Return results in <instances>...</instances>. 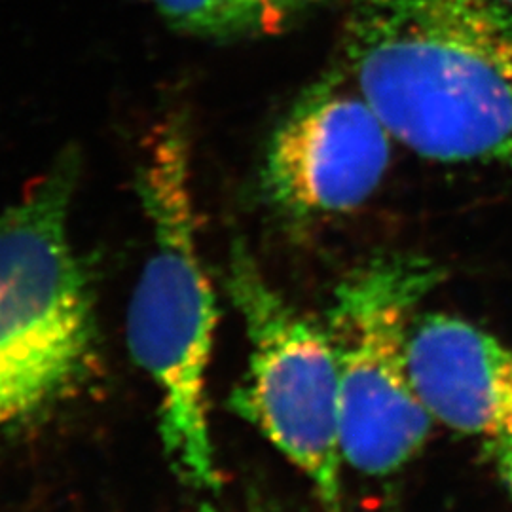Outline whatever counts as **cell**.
I'll return each instance as SVG.
<instances>
[{
    "instance_id": "6",
    "label": "cell",
    "mask_w": 512,
    "mask_h": 512,
    "mask_svg": "<svg viewBox=\"0 0 512 512\" xmlns=\"http://www.w3.org/2000/svg\"><path fill=\"white\" fill-rule=\"evenodd\" d=\"M393 135L344 67L294 101L268 141L260 190L291 220L355 211L384 181Z\"/></svg>"
},
{
    "instance_id": "5",
    "label": "cell",
    "mask_w": 512,
    "mask_h": 512,
    "mask_svg": "<svg viewBox=\"0 0 512 512\" xmlns=\"http://www.w3.org/2000/svg\"><path fill=\"white\" fill-rule=\"evenodd\" d=\"M224 287L249 342L232 410L310 480L323 511L344 512L340 376L327 327L275 289L243 241L230 247Z\"/></svg>"
},
{
    "instance_id": "2",
    "label": "cell",
    "mask_w": 512,
    "mask_h": 512,
    "mask_svg": "<svg viewBox=\"0 0 512 512\" xmlns=\"http://www.w3.org/2000/svg\"><path fill=\"white\" fill-rule=\"evenodd\" d=\"M192 175V131L173 112L137 173L152 245L129 302L128 344L158 391V429L173 473L211 497L220 488L207 414L217 298L203 266Z\"/></svg>"
},
{
    "instance_id": "9",
    "label": "cell",
    "mask_w": 512,
    "mask_h": 512,
    "mask_svg": "<svg viewBox=\"0 0 512 512\" xmlns=\"http://www.w3.org/2000/svg\"><path fill=\"white\" fill-rule=\"evenodd\" d=\"M494 448L499 471H501V476L505 480V486L509 488L512 495V437L497 442V444H494Z\"/></svg>"
},
{
    "instance_id": "11",
    "label": "cell",
    "mask_w": 512,
    "mask_h": 512,
    "mask_svg": "<svg viewBox=\"0 0 512 512\" xmlns=\"http://www.w3.org/2000/svg\"><path fill=\"white\" fill-rule=\"evenodd\" d=\"M499 2H503V4H507V6H511L512 8V0H499Z\"/></svg>"
},
{
    "instance_id": "8",
    "label": "cell",
    "mask_w": 512,
    "mask_h": 512,
    "mask_svg": "<svg viewBox=\"0 0 512 512\" xmlns=\"http://www.w3.org/2000/svg\"><path fill=\"white\" fill-rule=\"evenodd\" d=\"M165 23L186 37L232 42L274 37L334 0H148Z\"/></svg>"
},
{
    "instance_id": "4",
    "label": "cell",
    "mask_w": 512,
    "mask_h": 512,
    "mask_svg": "<svg viewBox=\"0 0 512 512\" xmlns=\"http://www.w3.org/2000/svg\"><path fill=\"white\" fill-rule=\"evenodd\" d=\"M444 277L429 258L370 260L334 291L327 332L340 376L344 461L361 475H395L425 446L433 416L410 372L414 315Z\"/></svg>"
},
{
    "instance_id": "7",
    "label": "cell",
    "mask_w": 512,
    "mask_h": 512,
    "mask_svg": "<svg viewBox=\"0 0 512 512\" xmlns=\"http://www.w3.org/2000/svg\"><path fill=\"white\" fill-rule=\"evenodd\" d=\"M408 361L433 420L492 444L511 439V348L459 317L429 313L412 325Z\"/></svg>"
},
{
    "instance_id": "10",
    "label": "cell",
    "mask_w": 512,
    "mask_h": 512,
    "mask_svg": "<svg viewBox=\"0 0 512 512\" xmlns=\"http://www.w3.org/2000/svg\"><path fill=\"white\" fill-rule=\"evenodd\" d=\"M253 512H289L283 511V509H255Z\"/></svg>"
},
{
    "instance_id": "3",
    "label": "cell",
    "mask_w": 512,
    "mask_h": 512,
    "mask_svg": "<svg viewBox=\"0 0 512 512\" xmlns=\"http://www.w3.org/2000/svg\"><path fill=\"white\" fill-rule=\"evenodd\" d=\"M78 179L67 150L0 209V439L54 416L99 368L92 274L71 238Z\"/></svg>"
},
{
    "instance_id": "1",
    "label": "cell",
    "mask_w": 512,
    "mask_h": 512,
    "mask_svg": "<svg viewBox=\"0 0 512 512\" xmlns=\"http://www.w3.org/2000/svg\"><path fill=\"white\" fill-rule=\"evenodd\" d=\"M342 67L421 158L512 175L511 6L351 0Z\"/></svg>"
}]
</instances>
